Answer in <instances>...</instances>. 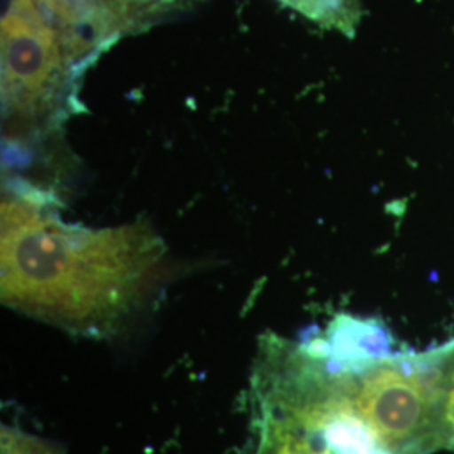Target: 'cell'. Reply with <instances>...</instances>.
I'll use <instances>...</instances> for the list:
<instances>
[{
	"instance_id": "1",
	"label": "cell",
	"mask_w": 454,
	"mask_h": 454,
	"mask_svg": "<svg viewBox=\"0 0 454 454\" xmlns=\"http://www.w3.org/2000/svg\"><path fill=\"white\" fill-rule=\"evenodd\" d=\"M165 256L162 238L144 221L76 226L39 187L17 182L4 192L2 303L71 335H118L159 285Z\"/></svg>"
},
{
	"instance_id": "6",
	"label": "cell",
	"mask_w": 454,
	"mask_h": 454,
	"mask_svg": "<svg viewBox=\"0 0 454 454\" xmlns=\"http://www.w3.org/2000/svg\"><path fill=\"white\" fill-rule=\"evenodd\" d=\"M0 454H66L65 446L12 426L0 429Z\"/></svg>"
},
{
	"instance_id": "2",
	"label": "cell",
	"mask_w": 454,
	"mask_h": 454,
	"mask_svg": "<svg viewBox=\"0 0 454 454\" xmlns=\"http://www.w3.org/2000/svg\"><path fill=\"white\" fill-rule=\"evenodd\" d=\"M320 354L339 373L350 406L390 453L421 454L442 444L438 394L424 357L386 356L343 365Z\"/></svg>"
},
{
	"instance_id": "4",
	"label": "cell",
	"mask_w": 454,
	"mask_h": 454,
	"mask_svg": "<svg viewBox=\"0 0 454 454\" xmlns=\"http://www.w3.org/2000/svg\"><path fill=\"white\" fill-rule=\"evenodd\" d=\"M197 0H4L2 12L52 34L82 73L120 39L153 27Z\"/></svg>"
},
{
	"instance_id": "3",
	"label": "cell",
	"mask_w": 454,
	"mask_h": 454,
	"mask_svg": "<svg viewBox=\"0 0 454 454\" xmlns=\"http://www.w3.org/2000/svg\"><path fill=\"white\" fill-rule=\"evenodd\" d=\"M254 454H335L324 431V384L288 358L258 348L251 367Z\"/></svg>"
},
{
	"instance_id": "5",
	"label": "cell",
	"mask_w": 454,
	"mask_h": 454,
	"mask_svg": "<svg viewBox=\"0 0 454 454\" xmlns=\"http://www.w3.org/2000/svg\"><path fill=\"white\" fill-rule=\"evenodd\" d=\"M325 29L354 35L362 17L360 0H279Z\"/></svg>"
}]
</instances>
